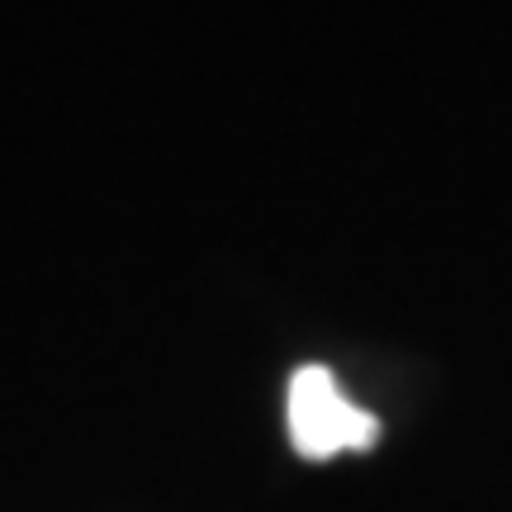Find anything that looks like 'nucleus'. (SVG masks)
Instances as JSON below:
<instances>
[{"instance_id": "obj_1", "label": "nucleus", "mask_w": 512, "mask_h": 512, "mask_svg": "<svg viewBox=\"0 0 512 512\" xmlns=\"http://www.w3.org/2000/svg\"><path fill=\"white\" fill-rule=\"evenodd\" d=\"M380 432V422L361 413L347 394L337 389L332 370L304 366L290 380V441L299 456L328 460L337 451H366Z\"/></svg>"}]
</instances>
